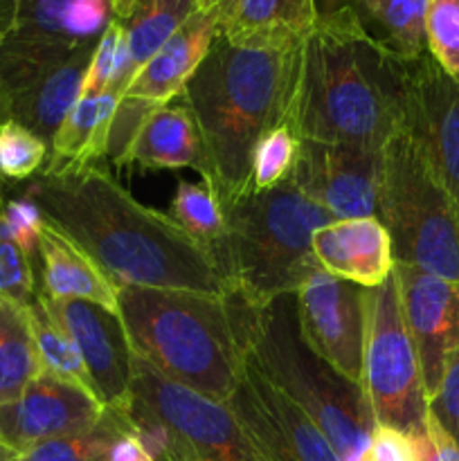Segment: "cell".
<instances>
[{
    "mask_svg": "<svg viewBox=\"0 0 459 461\" xmlns=\"http://www.w3.org/2000/svg\"><path fill=\"white\" fill-rule=\"evenodd\" d=\"M120 286L232 297L216 257L169 214L130 196L99 162L43 169L22 192Z\"/></svg>",
    "mask_w": 459,
    "mask_h": 461,
    "instance_id": "6da1fadb",
    "label": "cell"
},
{
    "mask_svg": "<svg viewBox=\"0 0 459 461\" xmlns=\"http://www.w3.org/2000/svg\"><path fill=\"white\" fill-rule=\"evenodd\" d=\"M306 39H230L216 32L180 104L196 120L207 153L205 183L223 210L250 192L252 153L288 124Z\"/></svg>",
    "mask_w": 459,
    "mask_h": 461,
    "instance_id": "7a4b0ae2",
    "label": "cell"
},
{
    "mask_svg": "<svg viewBox=\"0 0 459 461\" xmlns=\"http://www.w3.org/2000/svg\"><path fill=\"white\" fill-rule=\"evenodd\" d=\"M410 63L346 14L318 16L304 41L288 126L297 140L382 149L403 129Z\"/></svg>",
    "mask_w": 459,
    "mask_h": 461,
    "instance_id": "3957f363",
    "label": "cell"
},
{
    "mask_svg": "<svg viewBox=\"0 0 459 461\" xmlns=\"http://www.w3.org/2000/svg\"><path fill=\"white\" fill-rule=\"evenodd\" d=\"M117 311L135 356L214 403H228L243 374L230 297L180 288H117Z\"/></svg>",
    "mask_w": 459,
    "mask_h": 461,
    "instance_id": "277c9868",
    "label": "cell"
},
{
    "mask_svg": "<svg viewBox=\"0 0 459 461\" xmlns=\"http://www.w3.org/2000/svg\"><path fill=\"white\" fill-rule=\"evenodd\" d=\"M243 358L255 365L324 432L342 461H360L376 419L363 387L320 358L300 331L295 293L266 306L230 297Z\"/></svg>",
    "mask_w": 459,
    "mask_h": 461,
    "instance_id": "5b68a950",
    "label": "cell"
},
{
    "mask_svg": "<svg viewBox=\"0 0 459 461\" xmlns=\"http://www.w3.org/2000/svg\"><path fill=\"white\" fill-rule=\"evenodd\" d=\"M333 216L291 178L266 192H248L225 207V239L216 261L234 295L266 306L297 293L318 268L313 234Z\"/></svg>",
    "mask_w": 459,
    "mask_h": 461,
    "instance_id": "8992f818",
    "label": "cell"
},
{
    "mask_svg": "<svg viewBox=\"0 0 459 461\" xmlns=\"http://www.w3.org/2000/svg\"><path fill=\"white\" fill-rule=\"evenodd\" d=\"M378 219L396 264L459 282V207L405 129L381 149Z\"/></svg>",
    "mask_w": 459,
    "mask_h": 461,
    "instance_id": "52a82bcc",
    "label": "cell"
},
{
    "mask_svg": "<svg viewBox=\"0 0 459 461\" xmlns=\"http://www.w3.org/2000/svg\"><path fill=\"white\" fill-rule=\"evenodd\" d=\"M115 0H0V81L4 97L72 54L94 48L112 21Z\"/></svg>",
    "mask_w": 459,
    "mask_h": 461,
    "instance_id": "ba28073f",
    "label": "cell"
},
{
    "mask_svg": "<svg viewBox=\"0 0 459 461\" xmlns=\"http://www.w3.org/2000/svg\"><path fill=\"white\" fill-rule=\"evenodd\" d=\"M374 419L408 435L426 430L428 394L394 275L364 295V349L360 376Z\"/></svg>",
    "mask_w": 459,
    "mask_h": 461,
    "instance_id": "9c48e42d",
    "label": "cell"
},
{
    "mask_svg": "<svg viewBox=\"0 0 459 461\" xmlns=\"http://www.w3.org/2000/svg\"><path fill=\"white\" fill-rule=\"evenodd\" d=\"M129 403L169 432V444L158 461H273L228 403H214L169 381L138 356Z\"/></svg>",
    "mask_w": 459,
    "mask_h": 461,
    "instance_id": "30bf717a",
    "label": "cell"
},
{
    "mask_svg": "<svg viewBox=\"0 0 459 461\" xmlns=\"http://www.w3.org/2000/svg\"><path fill=\"white\" fill-rule=\"evenodd\" d=\"M364 295L367 288L345 282L322 266L295 293L304 340L338 374L358 385L363 376Z\"/></svg>",
    "mask_w": 459,
    "mask_h": 461,
    "instance_id": "8fae6325",
    "label": "cell"
},
{
    "mask_svg": "<svg viewBox=\"0 0 459 461\" xmlns=\"http://www.w3.org/2000/svg\"><path fill=\"white\" fill-rule=\"evenodd\" d=\"M40 302L79 349L99 403L106 410H126L133 385L135 351L120 311L88 300H50L40 295Z\"/></svg>",
    "mask_w": 459,
    "mask_h": 461,
    "instance_id": "7c38bea8",
    "label": "cell"
},
{
    "mask_svg": "<svg viewBox=\"0 0 459 461\" xmlns=\"http://www.w3.org/2000/svg\"><path fill=\"white\" fill-rule=\"evenodd\" d=\"M381 149L300 140L291 180L333 219L378 214Z\"/></svg>",
    "mask_w": 459,
    "mask_h": 461,
    "instance_id": "4fadbf2b",
    "label": "cell"
},
{
    "mask_svg": "<svg viewBox=\"0 0 459 461\" xmlns=\"http://www.w3.org/2000/svg\"><path fill=\"white\" fill-rule=\"evenodd\" d=\"M228 408L273 461H342L313 419L246 358Z\"/></svg>",
    "mask_w": 459,
    "mask_h": 461,
    "instance_id": "5bb4252c",
    "label": "cell"
},
{
    "mask_svg": "<svg viewBox=\"0 0 459 461\" xmlns=\"http://www.w3.org/2000/svg\"><path fill=\"white\" fill-rule=\"evenodd\" d=\"M104 414L93 392L43 372L18 399L0 405V444L22 455L43 441L93 430Z\"/></svg>",
    "mask_w": 459,
    "mask_h": 461,
    "instance_id": "9a60e30c",
    "label": "cell"
},
{
    "mask_svg": "<svg viewBox=\"0 0 459 461\" xmlns=\"http://www.w3.org/2000/svg\"><path fill=\"white\" fill-rule=\"evenodd\" d=\"M403 129L459 207V84L428 52L410 63Z\"/></svg>",
    "mask_w": 459,
    "mask_h": 461,
    "instance_id": "2e32d148",
    "label": "cell"
},
{
    "mask_svg": "<svg viewBox=\"0 0 459 461\" xmlns=\"http://www.w3.org/2000/svg\"><path fill=\"white\" fill-rule=\"evenodd\" d=\"M392 275L430 399L448 358L459 351V282L405 264H394Z\"/></svg>",
    "mask_w": 459,
    "mask_h": 461,
    "instance_id": "e0dca14e",
    "label": "cell"
},
{
    "mask_svg": "<svg viewBox=\"0 0 459 461\" xmlns=\"http://www.w3.org/2000/svg\"><path fill=\"white\" fill-rule=\"evenodd\" d=\"M315 261L327 273L356 284L376 288L394 273V250L385 225L378 216L336 219L313 234Z\"/></svg>",
    "mask_w": 459,
    "mask_h": 461,
    "instance_id": "ac0fdd59",
    "label": "cell"
},
{
    "mask_svg": "<svg viewBox=\"0 0 459 461\" xmlns=\"http://www.w3.org/2000/svg\"><path fill=\"white\" fill-rule=\"evenodd\" d=\"M220 23V7L198 9L187 18L171 39L140 68L122 97L147 99L153 104H169L183 93L189 77L205 59Z\"/></svg>",
    "mask_w": 459,
    "mask_h": 461,
    "instance_id": "d6986e66",
    "label": "cell"
},
{
    "mask_svg": "<svg viewBox=\"0 0 459 461\" xmlns=\"http://www.w3.org/2000/svg\"><path fill=\"white\" fill-rule=\"evenodd\" d=\"M40 295L50 300H88L117 311V286L70 237L45 221L36 255Z\"/></svg>",
    "mask_w": 459,
    "mask_h": 461,
    "instance_id": "ffe728a7",
    "label": "cell"
},
{
    "mask_svg": "<svg viewBox=\"0 0 459 461\" xmlns=\"http://www.w3.org/2000/svg\"><path fill=\"white\" fill-rule=\"evenodd\" d=\"M93 52L94 48H86L72 54L70 59L50 68L39 79L14 93L7 99V115L48 144L52 142L58 126L81 99Z\"/></svg>",
    "mask_w": 459,
    "mask_h": 461,
    "instance_id": "44dd1931",
    "label": "cell"
},
{
    "mask_svg": "<svg viewBox=\"0 0 459 461\" xmlns=\"http://www.w3.org/2000/svg\"><path fill=\"white\" fill-rule=\"evenodd\" d=\"M129 165L140 169H196L207 178V153L196 120L183 104H162L140 129Z\"/></svg>",
    "mask_w": 459,
    "mask_h": 461,
    "instance_id": "7402d4cb",
    "label": "cell"
},
{
    "mask_svg": "<svg viewBox=\"0 0 459 461\" xmlns=\"http://www.w3.org/2000/svg\"><path fill=\"white\" fill-rule=\"evenodd\" d=\"M318 16L346 14L372 41L403 59H418L426 48V0H315Z\"/></svg>",
    "mask_w": 459,
    "mask_h": 461,
    "instance_id": "603a6c76",
    "label": "cell"
},
{
    "mask_svg": "<svg viewBox=\"0 0 459 461\" xmlns=\"http://www.w3.org/2000/svg\"><path fill=\"white\" fill-rule=\"evenodd\" d=\"M220 34L230 39H306L318 23L315 0H223Z\"/></svg>",
    "mask_w": 459,
    "mask_h": 461,
    "instance_id": "cb8c5ba5",
    "label": "cell"
},
{
    "mask_svg": "<svg viewBox=\"0 0 459 461\" xmlns=\"http://www.w3.org/2000/svg\"><path fill=\"white\" fill-rule=\"evenodd\" d=\"M120 99L117 93L81 97L54 133L50 142V158L43 169L104 160L108 131Z\"/></svg>",
    "mask_w": 459,
    "mask_h": 461,
    "instance_id": "d4e9b609",
    "label": "cell"
},
{
    "mask_svg": "<svg viewBox=\"0 0 459 461\" xmlns=\"http://www.w3.org/2000/svg\"><path fill=\"white\" fill-rule=\"evenodd\" d=\"M198 9H201L198 0H130L129 7L120 16L126 43V81L129 84L138 75L140 68Z\"/></svg>",
    "mask_w": 459,
    "mask_h": 461,
    "instance_id": "484cf974",
    "label": "cell"
},
{
    "mask_svg": "<svg viewBox=\"0 0 459 461\" xmlns=\"http://www.w3.org/2000/svg\"><path fill=\"white\" fill-rule=\"evenodd\" d=\"M43 374L30 313L0 297V405L18 399Z\"/></svg>",
    "mask_w": 459,
    "mask_h": 461,
    "instance_id": "4316f807",
    "label": "cell"
},
{
    "mask_svg": "<svg viewBox=\"0 0 459 461\" xmlns=\"http://www.w3.org/2000/svg\"><path fill=\"white\" fill-rule=\"evenodd\" d=\"M169 216L212 255H219L225 239V210L205 180L201 183L180 180L171 198Z\"/></svg>",
    "mask_w": 459,
    "mask_h": 461,
    "instance_id": "83f0119b",
    "label": "cell"
},
{
    "mask_svg": "<svg viewBox=\"0 0 459 461\" xmlns=\"http://www.w3.org/2000/svg\"><path fill=\"white\" fill-rule=\"evenodd\" d=\"M27 313H30L32 333H34L36 351H39L43 372L93 392L90 376L88 372H86V365L84 360H81L79 349H76L75 342L70 340V336L50 318L43 302H40V295L36 297L34 304L27 309Z\"/></svg>",
    "mask_w": 459,
    "mask_h": 461,
    "instance_id": "f1b7e54d",
    "label": "cell"
},
{
    "mask_svg": "<svg viewBox=\"0 0 459 461\" xmlns=\"http://www.w3.org/2000/svg\"><path fill=\"white\" fill-rule=\"evenodd\" d=\"M129 428L124 410H106L102 421L88 432L43 441L16 455V461H104L112 441Z\"/></svg>",
    "mask_w": 459,
    "mask_h": 461,
    "instance_id": "f546056e",
    "label": "cell"
},
{
    "mask_svg": "<svg viewBox=\"0 0 459 461\" xmlns=\"http://www.w3.org/2000/svg\"><path fill=\"white\" fill-rule=\"evenodd\" d=\"M48 151L50 144L45 140L7 117L0 124V183H25L40 174L48 162Z\"/></svg>",
    "mask_w": 459,
    "mask_h": 461,
    "instance_id": "4dcf8cb0",
    "label": "cell"
},
{
    "mask_svg": "<svg viewBox=\"0 0 459 461\" xmlns=\"http://www.w3.org/2000/svg\"><path fill=\"white\" fill-rule=\"evenodd\" d=\"M297 147H300V140L288 124L268 131L252 153L250 192H266L291 178Z\"/></svg>",
    "mask_w": 459,
    "mask_h": 461,
    "instance_id": "1f68e13d",
    "label": "cell"
},
{
    "mask_svg": "<svg viewBox=\"0 0 459 461\" xmlns=\"http://www.w3.org/2000/svg\"><path fill=\"white\" fill-rule=\"evenodd\" d=\"M423 27L432 61L459 84V0H426Z\"/></svg>",
    "mask_w": 459,
    "mask_h": 461,
    "instance_id": "d6a6232c",
    "label": "cell"
},
{
    "mask_svg": "<svg viewBox=\"0 0 459 461\" xmlns=\"http://www.w3.org/2000/svg\"><path fill=\"white\" fill-rule=\"evenodd\" d=\"M126 86H129L126 81V43L122 23L117 18L94 45L81 97L102 93H117L122 97Z\"/></svg>",
    "mask_w": 459,
    "mask_h": 461,
    "instance_id": "836d02e7",
    "label": "cell"
},
{
    "mask_svg": "<svg viewBox=\"0 0 459 461\" xmlns=\"http://www.w3.org/2000/svg\"><path fill=\"white\" fill-rule=\"evenodd\" d=\"M158 106H162V104H153L138 97H122L115 108V115H112L111 131H108L104 160H108L112 167H117V169L129 167L130 149H133L135 140H138L140 129H142L147 117L151 115Z\"/></svg>",
    "mask_w": 459,
    "mask_h": 461,
    "instance_id": "e575fe53",
    "label": "cell"
},
{
    "mask_svg": "<svg viewBox=\"0 0 459 461\" xmlns=\"http://www.w3.org/2000/svg\"><path fill=\"white\" fill-rule=\"evenodd\" d=\"M43 223V212L22 194L18 198L0 203V239L16 243L34 261L39 255V239Z\"/></svg>",
    "mask_w": 459,
    "mask_h": 461,
    "instance_id": "d590c367",
    "label": "cell"
},
{
    "mask_svg": "<svg viewBox=\"0 0 459 461\" xmlns=\"http://www.w3.org/2000/svg\"><path fill=\"white\" fill-rule=\"evenodd\" d=\"M34 264L36 261L27 257L16 243L0 239V297L30 309L39 297Z\"/></svg>",
    "mask_w": 459,
    "mask_h": 461,
    "instance_id": "8d00e7d4",
    "label": "cell"
},
{
    "mask_svg": "<svg viewBox=\"0 0 459 461\" xmlns=\"http://www.w3.org/2000/svg\"><path fill=\"white\" fill-rule=\"evenodd\" d=\"M428 412L459 446V351L446 363L439 385L428 399Z\"/></svg>",
    "mask_w": 459,
    "mask_h": 461,
    "instance_id": "74e56055",
    "label": "cell"
},
{
    "mask_svg": "<svg viewBox=\"0 0 459 461\" xmlns=\"http://www.w3.org/2000/svg\"><path fill=\"white\" fill-rule=\"evenodd\" d=\"M360 461H418L417 437L399 428L376 423Z\"/></svg>",
    "mask_w": 459,
    "mask_h": 461,
    "instance_id": "f35d334b",
    "label": "cell"
},
{
    "mask_svg": "<svg viewBox=\"0 0 459 461\" xmlns=\"http://www.w3.org/2000/svg\"><path fill=\"white\" fill-rule=\"evenodd\" d=\"M417 437L418 461H459V446L430 412L426 419V430Z\"/></svg>",
    "mask_w": 459,
    "mask_h": 461,
    "instance_id": "ab89813d",
    "label": "cell"
},
{
    "mask_svg": "<svg viewBox=\"0 0 459 461\" xmlns=\"http://www.w3.org/2000/svg\"><path fill=\"white\" fill-rule=\"evenodd\" d=\"M129 421V419H126ZM106 461H156L148 455V450L144 448L142 441L138 439L130 426L112 441L111 450H108Z\"/></svg>",
    "mask_w": 459,
    "mask_h": 461,
    "instance_id": "60d3db41",
    "label": "cell"
},
{
    "mask_svg": "<svg viewBox=\"0 0 459 461\" xmlns=\"http://www.w3.org/2000/svg\"><path fill=\"white\" fill-rule=\"evenodd\" d=\"M7 97H4V90H3V81H0V124L7 120Z\"/></svg>",
    "mask_w": 459,
    "mask_h": 461,
    "instance_id": "b9f144b4",
    "label": "cell"
},
{
    "mask_svg": "<svg viewBox=\"0 0 459 461\" xmlns=\"http://www.w3.org/2000/svg\"><path fill=\"white\" fill-rule=\"evenodd\" d=\"M0 461H16V455H14L12 450H7L3 444H0Z\"/></svg>",
    "mask_w": 459,
    "mask_h": 461,
    "instance_id": "7bdbcfd3",
    "label": "cell"
},
{
    "mask_svg": "<svg viewBox=\"0 0 459 461\" xmlns=\"http://www.w3.org/2000/svg\"><path fill=\"white\" fill-rule=\"evenodd\" d=\"M201 3V9H207V7H214V5L223 3V0H198Z\"/></svg>",
    "mask_w": 459,
    "mask_h": 461,
    "instance_id": "ee69618b",
    "label": "cell"
},
{
    "mask_svg": "<svg viewBox=\"0 0 459 461\" xmlns=\"http://www.w3.org/2000/svg\"><path fill=\"white\" fill-rule=\"evenodd\" d=\"M115 3H117V7H120V16H122V14H124V9L129 7L130 0H115Z\"/></svg>",
    "mask_w": 459,
    "mask_h": 461,
    "instance_id": "f6af8a7d",
    "label": "cell"
},
{
    "mask_svg": "<svg viewBox=\"0 0 459 461\" xmlns=\"http://www.w3.org/2000/svg\"><path fill=\"white\" fill-rule=\"evenodd\" d=\"M165 461H176V459H165Z\"/></svg>",
    "mask_w": 459,
    "mask_h": 461,
    "instance_id": "bcb514c9",
    "label": "cell"
},
{
    "mask_svg": "<svg viewBox=\"0 0 459 461\" xmlns=\"http://www.w3.org/2000/svg\"><path fill=\"white\" fill-rule=\"evenodd\" d=\"M104 461H106V459H104Z\"/></svg>",
    "mask_w": 459,
    "mask_h": 461,
    "instance_id": "7dc6e473",
    "label": "cell"
}]
</instances>
